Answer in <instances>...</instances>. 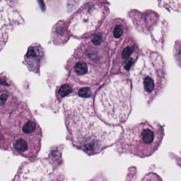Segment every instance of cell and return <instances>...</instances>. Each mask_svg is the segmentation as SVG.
Instances as JSON below:
<instances>
[{"label":"cell","mask_w":181,"mask_h":181,"mask_svg":"<svg viewBox=\"0 0 181 181\" xmlns=\"http://www.w3.org/2000/svg\"><path fill=\"white\" fill-rule=\"evenodd\" d=\"M68 130L76 147L90 155L115 142L119 130L107 125L94 113L91 100L71 97L63 104Z\"/></svg>","instance_id":"1"},{"label":"cell","mask_w":181,"mask_h":181,"mask_svg":"<svg viewBox=\"0 0 181 181\" xmlns=\"http://www.w3.org/2000/svg\"><path fill=\"white\" fill-rule=\"evenodd\" d=\"M109 50L101 30L86 38L68 63L72 76L85 84L98 81L107 69Z\"/></svg>","instance_id":"2"},{"label":"cell","mask_w":181,"mask_h":181,"mask_svg":"<svg viewBox=\"0 0 181 181\" xmlns=\"http://www.w3.org/2000/svg\"><path fill=\"white\" fill-rule=\"evenodd\" d=\"M97 114L104 122L117 125L126 121L131 110V84L122 76L110 78L97 92Z\"/></svg>","instance_id":"3"},{"label":"cell","mask_w":181,"mask_h":181,"mask_svg":"<svg viewBox=\"0 0 181 181\" xmlns=\"http://www.w3.org/2000/svg\"><path fill=\"white\" fill-rule=\"evenodd\" d=\"M8 130L14 151L27 158L37 156L41 148V130L27 110L14 112Z\"/></svg>","instance_id":"4"},{"label":"cell","mask_w":181,"mask_h":181,"mask_svg":"<svg viewBox=\"0 0 181 181\" xmlns=\"http://www.w3.org/2000/svg\"><path fill=\"white\" fill-rule=\"evenodd\" d=\"M133 81L147 101H152L163 90L166 83L164 64L156 53H146L137 62Z\"/></svg>","instance_id":"5"},{"label":"cell","mask_w":181,"mask_h":181,"mask_svg":"<svg viewBox=\"0 0 181 181\" xmlns=\"http://www.w3.org/2000/svg\"><path fill=\"white\" fill-rule=\"evenodd\" d=\"M163 137L160 125L142 122L126 128L121 140V146L126 152L141 157L151 155L158 149Z\"/></svg>","instance_id":"6"},{"label":"cell","mask_w":181,"mask_h":181,"mask_svg":"<svg viewBox=\"0 0 181 181\" xmlns=\"http://www.w3.org/2000/svg\"><path fill=\"white\" fill-rule=\"evenodd\" d=\"M108 5L103 0H90L71 16L68 28L71 36L87 38L96 32L107 14Z\"/></svg>","instance_id":"7"},{"label":"cell","mask_w":181,"mask_h":181,"mask_svg":"<svg viewBox=\"0 0 181 181\" xmlns=\"http://www.w3.org/2000/svg\"><path fill=\"white\" fill-rule=\"evenodd\" d=\"M102 31L105 41L110 50H115L125 38L128 32L125 23L120 19H116L106 24Z\"/></svg>","instance_id":"8"},{"label":"cell","mask_w":181,"mask_h":181,"mask_svg":"<svg viewBox=\"0 0 181 181\" xmlns=\"http://www.w3.org/2000/svg\"><path fill=\"white\" fill-rule=\"evenodd\" d=\"M45 59L44 48L39 43H34L28 48L24 57V62L29 71L38 74Z\"/></svg>","instance_id":"9"},{"label":"cell","mask_w":181,"mask_h":181,"mask_svg":"<svg viewBox=\"0 0 181 181\" xmlns=\"http://www.w3.org/2000/svg\"><path fill=\"white\" fill-rule=\"evenodd\" d=\"M71 34L69 32L68 21H60L53 27L51 38L55 45H63L69 41Z\"/></svg>","instance_id":"10"},{"label":"cell","mask_w":181,"mask_h":181,"mask_svg":"<svg viewBox=\"0 0 181 181\" xmlns=\"http://www.w3.org/2000/svg\"><path fill=\"white\" fill-rule=\"evenodd\" d=\"M161 5L173 10L181 11V0H160Z\"/></svg>","instance_id":"11"},{"label":"cell","mask_w":181,"mask_h":181,"mask_svg":"<svg viewBox=\"0 0 181 181\" xmlns=\"http://www.w3.org/2000/svg\"><path fill=\"white\" fill-rule=\"evenodd\" d=\"M72 91V88L70 85L68 84H64L62 85L60 87L59 93L60 96L63 97L67 96V95L71 93Z\"/></svg>","instance_id":"12"},{"label":"cell","mask_w":181,"mask_h":181,"mask_svg":"<svg viewBox=\"0 0 181 181\" xmlns=\"http://www.w3.org/2000/svg\"><path fill=\"white\" fill-rule=\"evenodd\" d=\"M175 57L177 62L181 65V41L177 43L174 48Z\"/></svg>","instance_id":"13"},{"label":"cell","mask_w":181,"mask_h":181,"mask_svg":"<svg viewBox=\"0 0 181 181\" xmlns=\"http://www.w3.org/2000/svg\"><path fill=\"white\" fill-rule=\"evenodd\" d=\"M78 94L81 97L88 98L92 96V92L89 88H83L79 90Z\"/></svg>","instance_id":"14"}]
</instances>
